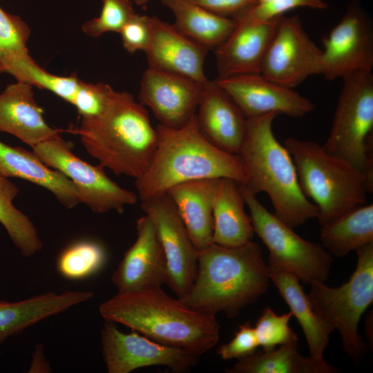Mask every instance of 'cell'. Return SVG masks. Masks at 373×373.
<instances>
[{"instance_id": "obj_1", "label": "cell", "mask_w": 373, "mask_h": 373, "mask_svg": "<svg viewBox=\"0 0 373 373\" xmlns=\"http://www.w3.org/2000/svg\"><path fill=\"white\" fill-rule=\"evenodd\" d=\"M99 312L107 322L124 325L155 342L198 356L220 338L216 315L186 306L161 287L117 292L100 305Z\"/></svg>"}, {"instance_id": "obj_2", "label": "cell", "mask_w": 373, "mask_h": 373, "mask_svg": "<svg viewBox=\"0 0 373 373\" xmlns=\"http://www.w3.org/2000/svg\"><path fill=\"white\" fill-rule=\"evenodd\" d=\"M197 272L189 292L179 300L186 306L216 315L236 317L266 293L270 271L257 242L225 247L212 242L198 252Z\"/></svg>"}, {"instance_id": "obj_3", "label": "cell", "mask_w": 373, "mask_h": 373, "mask_svg": "<svg viewBox=\"0 0 373 373\" xmlns=\"http://www.w3.org/2000/svg\"><path fill=\"white\" fill-rule=\"evenodd\" d=\"M157 144L146 171L135 179L141 201L166 193L176 184L199 179L229 178L245 184L247 173L238 155L213 146L199 131L195 115L184 126L157 124Z\"/></svg>"}, {"instance_id": "obj_4", "label": "cell", "mask_w": 373, "mask_h": 373, "mask_svg": "<svg viewBox=\"0 0 373 373\" xmlns=\"http://www.w3.org/2000/svg\"><path fill=\"white\" fill-rule=\"evenodd\" d=\"M70 132L79 137L86 152L102 167L135 179L149 167L157 144V131L147 110L128 92H118L104 113L81 118Z\"/></svg>"}, {"instance_id": "obj_5", "label": "cell", "mask_w": 373, "mask_h": 373, "mask_svg": "<svg viewBox=\"0 0 373 373\" xmlns=\"http://www.w3.org/2000/svg\"><path fill=\"white\" fill-rule=\"evenodd\" d=\"M276 116L270 113L247 118L238 155L247 173L243 185L256 195L267 193L274 215L294 229L317 218L318 210L303 193L292 157L274 134Z\"/></svg>"}, {"instance_id": "obj_6", "label": "cell", "mask_w": 373, "mask_h": 373, "mask_svg": "<svg viewBox=\"0 0 373 373\" xmlns=\"http://www.w3.org/2000/svg\"><path fill=\"white\" fill-rule=\"evenodd\" d=\"M284 144L303 193L318 208L320 225L366 203L373 183L363 172L327 153L315 141L289 137Z\"/></svg>"}, {"instance_id": "obj_7", "label": "cell", "mask_w": 373, "mask_h": 373, "mask_svg": "<svg viewBox=\"0 0 373 373\" xmlns=\"http://www.w3.org/2000/svg\"><path fill=\"white\" fill-rule=\"evenodd\" d=\"M329 136L322 145L329 154L363 172L373 183L370 141L373 128V75L360 71L343 78Z\"/></svg>"}, {"instance_id": "obj_8", "label": "cell", "mask_w": 373, "mask_h": 373, "mask_svg": "<svg viewBox=\"0 0 373 373\" xmlns=\"http://www.w3.org/2000/svg\"><path fill=\"white\" fill-rule=\"evenodd\" d=\"M250 211L254 233L269 251L270 271H285L305 283H325L330 274L332 254L322 245L308 241L269 212L243 184H239Z\"/></svg>"}, {"instance_id": "obj_9", "label": "cell", "mask_w": 373, "mask_h": 373, "mask_svg": "<svg viewBox=\"0 0 373 373\" xmlns=\"http://www.w3.org/2000/svg\"><path fill=\"white\" fill-rule=\"evenodd\" d=\"M357 264L350 280L338 287L310 283L308 296L315 309L337 329L346 354L360 359L365 343L358 332L361 316L373 301V242L356 251Z\"/></svg>"}, {"instance_id": "obj_10", "label": "cell", "mask_w": 373, "mask_h": 373, "mask_svg": "<svg viewBox=\"0 0 373 373\" xmlns=\"http://www.w3.org/2000/svg\"><path fill=\"white\" fill-rule=\"evenodd\" d=\"M32 151L47 166L67 177L75 186L80 203L95 213H122L138 200L137 193L115 182L101 165H92L75 155L70 142L59 134L32 147Z\"/></svg>"}, {"instance_id": "obj_11", "label": "cell", "mask_w": 373, "mask_h": 373, "mask_svg": "<svg viewBox=\"0 0 373 373\" xmlns=\"http://www.w3.org/2000/svg\"><path fill=\"white\" fill-rule=\"evenodd\" d=\"M102 354L108 373H129L144 367L162 365L181 373L198 363L200 356L182 348L155 342L133 331L121 332L107 322L100 332Z\"/></svg>"}, {"instance_id": "obj_12", "label": "cell", "mask_w": 373, "mask_h": 373, "mask_svg": "<svg viewBox=\"0 0 373 373\" xmlns=\"http://www.w3.org/2000/svg\"><path fill=\"white\" fill-rule=\"evenodd\" d=\"M141 207L153 220L167 265L169 288L178 298L191 289L197 272L198 252L185 225L166 193L141 201Z\"/></svg>"}, {"instance_id": "obj_13", "label": "cell", "mask_w": 373, "mask_h": 373, "mask_svg": "<svg viewBox=\"0 0 373 373\" xmlns=\"http://www.w3.org/2000/svg\"><path fill=\"white\" fill-rule=\"evenodd\" d=\"M322 50L310 39L297 16H282L263 59L260 74L293 88L309 76L320 75Z\"/></svg>"}, {"instance_id": "obj_14", "label": "cell", "mask_w": 373, "mask_h": 373, "mask_svg": "<svg viewBox=\"0 0 373 373\" xmlns=\"http://www.w3.org/2000/svg\"><path fill=\"white\" fill-rule=\"evenodd\" d=\"M320 75L327 80L360 71H372L373 35L370 25L354 6L323 39Z\"/></svg>"}, {"instance_id": "obj_15", "label": "cell", "mask_w": 373, "mask_h": 373, "mask_svg": "<svg viewBox=\"0 0 373 373\" xmlns=\"http://www.w3.org/2000/svg\"><path fill=\"white\" fill-rule=\"evenodd\" d=\"M204 84L148 68L141 79L139 102L152 111L159 124L180 128L195 115Z\"/></svg>"}, {"instance_id": "obj_16", "label": "cell", "mask_w": 373, "mask_h": 373, "mask_svg": "<svg viewBox=\"0 0 373 373\" xmlns=\"http://www.w3.org/2000/svg\"><path fill=\"white\" fill-rule=\"evenodd\" d=\"M216 82L231 97L247 118L270 113L300 117L315 105L293 88L278 84L261 74L216 78Z\"/></svg>"}, {"instance_id": "obj_17", "label": "cell", "mask_w": 373, "mask_h": 373, "mask_svg": "<svg viewBox=\"0 0 373 373\" xmlns=\"http://www.w3.org/2000/svg\"><path fill=\"white\" fill-rule=\"evenodd\" d=\"M282 16L260 21L245 12L233 18V30L213 50L218 78L260 74L264 57Z\"/></svg>"}, {"instance_id": "obj_18", "label": "cell", "mask_w": 373, "mask_h": 373, "mask_svg": "<svg viewBox=\"0 0 373 373\" xmlns=\"http://www.w3.org/2000/svg\"><path fill=\"white\" fill-rule=\"evenodd\" d=\"M136 231L135 242L124 253L111 277L118 292L161 287L167 281L166 257L148 215L137 219Z\"/></svg>"}, {"instance_id": "obj_19", "label": "cell", "mask_w": 373, "mask_h": 373, "mask_svg": "<svg viewBox=\"0 0 373 373\" xmlns=\"http://www.w3.org/2000/svg\"><path fill=\"white\" fill-rule=\"evenodd\" d=\"M151 37L144 52L150 68L207 83L204 64L208 49L188 37L173 24L150 17Z\"/></svg>"}, {"instance_id": "obj_20", "label": "cell", "mask_w": 373, "mask_h": 373, "mask_svg": "<svg viewBox=\"0 0 373 373\" xmlns=\"http://www.w3.org/2000/svg\"><path fill=\"white\" fill-rule=\"evenodd\" d=\"M195 119L207 140L223 151L238 155L247 118L215 80L204 84Z\"/></svg>"}, {"instance_id": "obj_21", "label": "cell", "mask_w": 373, "mask_h": 373, "mask_svg": "<svg viewBox=\"0 0 373 373\" xmlns=\"http://www.w3.org/2000/svg\"><path fill=\"white\" fill-rule=\"evenodd\" d=\"M0 132L12 135L32 148L59 135L60 130L45 121L33 86L16 81L0 93Z\"/></svg>"}, {"instance_id": "obj_22", "label": "cell", "mask_w": 373, "mask_h": 373, "mask_svg": "<svg viewBox=\"0 0 373 373\" xmlns=\"http://www.w3.org/2000/svg\"><path fill=\"white\" fill-rule=\"evenodd\" d=\"M220 178L199 179L173 186L166 191L197 252L212 243L213 204Z\"/></svg>"}, {"instance_id": "obj_23", "label": "cell", "mask_w": 373, "mask_h": 373, "mask_svg": "<svg viewBox=\"0 0 373 373\" xmlns=\"http://www.w3.org/2000/svg\"><path fill=\"white\" fill-rule=\"evenodd\" d=\"M0 173L32 182L52 193L67 209L80 203L74 184L62 173L47 166L32 151L0 141Z\"/></svg>"}, {"instance_id": "obj_24", "label": "cell", "mask_w": 373, "mask_h": 373, "mask_svg": "<svg viewBox=\"0 0 373 373\" xmlns=\"http://www.w3.org/2000/svg\"><path fill=\"white\" fill-rule=\"evenodd\" d=\"M93 297L91 291L47 292L19 301L0 300V344L50 316Z\"/></svg>"}, {"instance_id": "obj_25", "label": "cell", "mask_w": 373, "mask_h": 373, "mask_svg": "<svg viewBox=\"0 0 373 373\" xmlns=\"http://www.w3.org/2000/svg\"><path fill=\"white\" fill-rule=\"evenodd\" d=\"M270 279L299 323L305 336L309 356L324 359L330 334L334 327L314 308L298 278L285 271H270Z\"/></svg>"}, {"instance_id": "obj_26", "label": "cell", "mask_w": 373, "mask_h": 373, "mask_svg": "<svg viewBox=\"0 0 373 373\" xmlns=\"http://www.w3.org/2000/svg\"><path fill=\"white\" fill-rule=\"evenodd\" d=\"M245 205L239 183L232 179L220 178L213 204L212 242L234 247L252 240L254 229Z\"/></svg>"}, {"instance_id": "obj_27", "label": "cell", "mask_w": 373, "mask_h": 373, "mask_svg": "<svg viewBox=\"0 0 373 373\" xmlns=\"http://www.w3.org/2000/svg\"><path fill=\"white\" fill-rule=\"evenodd\" d=\"M175 17V27L184 35L214 50L230 35L233 19L215 14L192 0H160Z\"/></svg>"}, {"instance_id": "obj_28", "label": "cell", "mask_w": 373, "mask_h": 373, "mask_svg": "<svg viewBox=\"0 0 373 373\" xmlns=\"http://www.w3.org/2000/svg\"><path fill=\"white\" fill-rule=\"evenodd\" d=\"M298 338L271 351H259L238 360L228 373H336L338 370L326 363L305 356L297 350Z\"/></svg>"}, {"instance_id": "obj_29", "label": "cell", "mask_w": 373, "mask_h": 373, "mask_svg": "<svg viewBox=\"0 0 373 373\" xmlns=\"http://www.w3.org/2000/svg\"><path fill=\"white\" fill-rule=\"evenodd\" d=\"M321 227L322 245L332 255L344 257L373 242V204L358 206Z\"/></svg>"}, {"instance_id": "obj_30", "label": "cell", "mask_w": 373, "mask_h": 373, "mask_svg": "<svg viewBox=\"0 0 373 373\" xmlns=\"http://www.w3.org/2000/svg\"><path fill=\"white\" fill-rule=\"evenodd\" d=\"M19 193L18 187L0 173V223L20 253L30 257L42 249L43 243L29 217L13 204Z\"/></svg>"}, {"instance_id": "obj_31", "label": "cell", "mask_w": 373, "mask_h": 373, "mask_svg": "<svg viewBox=\"0 0 373 373\" xmlns=\"http://www.w3.org/2000/svg\"><path fill=\"white\" fill-rule=\"evenodd\" d=\"M30 29L21 17L0 7V75H10L19 61L30 57Z\"/></svg>"}, {"instance_id": "obj_32", "label": "cell", "mask_w": 373, "mask_h": 373, "mask_svg": "<svg viewBox=\"0 0 373 373\" xmlns=\"http://www.w3.org/2000/svg\"><path fill=\"white\" fill-rule=\"evenodd\" d=\"M106 260L104 247L92 240H79L65 248L57 258L58 271L70 280H79L99 271Z\"/></svg>"}, {"instance_id": "obj_33", "label": "cell", "mask_w": 373, "mask_h": 373, "mask_svg": "<svg viewBox=\"0 0 373 373\" xmlns=\"http://www.w3.org/2000/svg\"><path fill=\"white\" fill-rule=\"evenodd\" d=\"M10 75L16 81L50 91L70 104L82 82L76 74L67 76L52 74L39 66L31 57L19 61Z\"/></svg>"}, {"instance_id": "obj_34", "label": "cell", "mask_w": 373, "mask_h": 373, "mask_svg": "<svg viewBox=\"0 0 373 373\" xmlns=\"http://www.w3.org/2000/svg\"><path fill=\"white\" fill-rule=\"evenodd\" d=\"M292 316L291 312L278 315L269 307L264 309L254 327L258 345L263 351H271L277 345L298 338L289 325Z\"/></svg>"}, {"instance_id": "obj_35", "label": "cell", "mask_w": 373, "mask_h": 373, "mask_svg": "<svg viewBox=\"0 0 373 373\" xmlns=\"http://www.w3.org/2000/svg\"><path fill=\"white\" fill-rule=\"evenodd\" d=\"M99 15L86 21L82 26L84 33L98 37L109 32L119 33L124 25L135 15L131 0H101Z\"/></svg>"}, {"instance_id": "obj_36", "label": "cell", "mask_w": 373, "mask_h": 373, "mask_svg": "<svg viewBox=\"0 0 373 373\" xmlns=\"http://www.w3.org/2000/svg\"><path fill=\"white\" fill-rule=\"evenodd\" d=\"M118 91L109 84L82 82L73 99V105L81 118H93L104 113L113 103Z\"/></svg>"}, {"instance_id": "obj_37", "label": "cell", "mask_w": 373, "mask_h": 373, "mask_svg": "<svg viewBox=\"0 0 373 373\" xmlns=\"http://www.w3.org/2000/svg\"><path fill=\"white\" fill-rule=\"evenodd\" d=\"M124 48L129 53L142 50L145 52L151 37V25L149 16L137 13L124 25L119 31Z\"/></svg>"}, {"instance_id": "obj_38", "label": "cell", "mask_w": 373, "mask_h": 373, "mask_svg": "<svg viewBox=\"0 0 373 373\" xmlns=\"http://www.w3.org/2000/svg\"><path fill=\"white\" fill-rule=\"evenodd\" d=\"M258 346L254 327L247 322L239 325L232 340L220 345L217 352L223 360H239L255 352Z\"/></svg>"}, {"instance_id": "obj_39", "label": "cell", "mask_w": 373, "mask_h": 373, "mask_svg": "<svg viewBox=\"0 0 373 373\" xmlns=\"http://www.w3.org/2000/svg\"><path fill=\"white\" fill-rule=\"evenodd\" d=\"M298 7L325 9L327 4L322 0H273L266 3L256 4L245 12L257 20L267 21Z\"/></svg>"}, {"instance_id": "obj_40", "label": "cell", "mask_w": 373, "mask_h": 373, "mask_svg": "<svg viewBox=\"0 0 373 373\" xmlns=\"http://www.w3.org/2000/svg\"><path fill=\"white\" fill-rule=\"evenodd\" d=\"M207 10L231 19L246 12L256 4V0H192Z\"/></svg>"}, {"instance_id": "obj_41", "label": "cell", "mask_w": 373, "mask_h": 373, "mask_svg": "<svg viewBox=\"0 0 373 373\" xmlns=\"http://www.w3.org/2000/svg\"><path fill=\"white\" fill-rule=\"evenodd\" d=\"M133 1L138 6H143L146 5L149 3V0H133Z\"/></svg>"}, {"instance_id": "obj_42", "label": "cell", "mask_w": 373, "mask_h": 373, "mask_svg": "<svg viewBox=\"0 0 373 373\" xmlns=\"http://www.w3.org/2000/svg\"><path fill=\"white\" fill-rule=\"evenodd\" d=\"M271 1H273V0H256V4L266 3L270 2Z\"/></svg>"}, {"instance_id": "obj_43", "label": "cell", "mask_w": 373, "mask_h": 373, "mask_svg": "<svg viewBox=\"0 0 373 373\" xmlns=\"http://www.w3.org/2000/svg\"><path fill=\"white\" fill-rule=\"evenodd\" d=\"M0 352H1V350H0Z\"/></svg>"}]
</instances>
